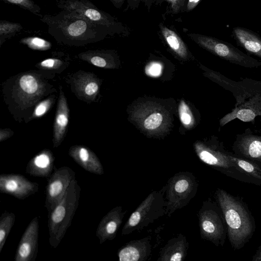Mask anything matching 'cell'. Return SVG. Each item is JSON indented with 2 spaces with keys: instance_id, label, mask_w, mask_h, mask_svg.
<instances>
[{
  "instance_id": "1",
  "label": "cell",
  "mask_w": 261,
  "mask_h": 261,
  "mask_svg": "<svg viewBox=\"0 0 261 261\" xmlns=\"http://www.w3.org/2000/svg\"><path fill=\"white\" fill-rule=\"evenodd\" d=\"M40 20L47 25L49 34L65 44L83 45L110 36L105 28L74 12L61 10L55 15H42Z\"/></svg>"
},
{
  "instance_id": "2",
  "label": "cell",
  "mask_w": 261,
  "mask_h": 261,
  "mask_svg": "<svg viewBox=\"0 0 261 261\" xmlns=\"http://www.w3.org/2000/svg\"><path fill=\"white\" fill-rule=\"evenodd\" d=\"M219 201L227 226L229 240L234 249L243 247L254 231L251 216L239 200L220 190Z\"/></svg>"
},
{
  "instance_id": "3",
  "label": "cell",
  "mask_w": 261,
  "mask_h": 261,
  "mask_svg": "<svg viewBox=\"0 0 261 261\" xmlns=\"http://www.w3.org/2000/svg\"><path fill=\"white\" fill-rule=\"evenodd\" d=\"M81 188L74 179L61 200L48 212L49 243L56 248L71 225L79 206Z\"/></svg>"
},
{
  "instance_id": "4",
  "label": "cell",
  "mask_w": 261,
  "mask_h": 261,
  "mask_svg": "<svg viewBox=\"0 0 261 261\" xmlns=\"http://www.w3.org/2000/svg\"><path fill=\"white\" fill-rule=\"evenodd\" d=\"M57 6L61 10L74 12L93 23L105 28L111 36L118 35L128 37L130 29L116 18L99 9L89 0H57Z\"/></svg>"
},
{
  "instance_id": "5",
  "label": "cell",
  "mask_w": 261,
  "mask_h": 261,
  "mask_svg": "<svg viewBox=\"0 0 261 261\" xmlns=\"http://www.w3.org/2000/svg\"><path fill=\"white\" fill-rule=\"evenodd\" d=\"M187 35L200 46L230 63L247 67L261 65L260 62L245 54L229 43L195 33H188Z\"/></svg>"
},
{
  "instance_id": "6",
  "label": "cell",
  "mask_w": 261,
  "mask_h": 261,
  "mask_svg": "<svg viewBox=\"0 0 261 261\" xmlns=\"http://www.w3.org/2000/svg\"><path fill=\"white\" fill-rule=\"evenodd\" d=\"M75 178L74 171L69 167L55 169L47 179L45 191V207L48 212L61 200L71 181Z\"/></svg>"
},
{
  "instance_id": "7",
  "label": "cell",
  "mask_w": 261,
  "mask_h": 261,
  "mask_svg": "<svg viewBox=\"0 0 261 261\" xmlns=\"http://www.w3.org/2000/svg\"><path fill=\"white\" fill-rule=\"evenodd\" d=\"M39 185L18 174H1L0 191L19 200L24 199L38 191Z\"/></svg>"
},
{
  "instance_id": "8",
  "label": "cell",
  "mask_w": 261,
  "mask_h": 261,
  "mask_svg": "<svg viewBox=\"0 0 261 261\" xmlns=\"http://www.w3.org/2000/svg\"><path fill=\"white\" fill-rule=\"evenodd\" d=\"M39 220L34 217L29 224L19 241L15 261H35L38 251Z\"/></svg>"
},
{
  "instance_id": "9",
  "label": "cell",
  "mask_w": 261,
  "mask_h": 261,
  "mask_svg": "<svg viewBox=\"0 0 261 261\" xmlns=\"http://www.w3.org/2000/svg\"><path fill=\"white\" fill-rule=\"evenodd\" d=\"M69 154L87 171L98 175L103 173L99 159L94 152L87 147L82 145L71 146L69 150Z\"/></svg>"
},
{
  "instance_id": "10",
  "label": "cell",
  "mask_w": 261,
  "mask_h": 261,
  "mask_svg": "<svg viewBox=\"0 0 261 261\" xmlns=\"http://www.w3.org/2000/svg\"><path fill=\"white\" fill-rule=\"evenodd\" d=\"M158 34L176 55L183 59L188 58L189 51L187 46L173 26L168 27L163 22H160Z\"/></svg>"
},
{
  "instance_id": "11",
  "label": "cell",
  "mask_w": 261,
  "mask_h": 261,
  "mask_svg": "<svg viewBox=\"0 0 261 261\" xmlns=\"http://www.w3.org/2000/svg\"><path fill=\"white\" fill-rule=\"evenodd\" d=\"M231 36L238 45L261 58V37L258 34L248 29L237 27L232 28Z\"/></svg>"
},
{
  "instance_id": "12",
  "label": "cell",
  "mask_w": 261,
  "mask_h": 261,
  "mask_svg": "<svg viewBox=\"0 0 261 261\" xmlns=\"http://www.w3.org/2000/svg\"><path fill=\"white\" fill-rule=\"evenodd\" d=\"M55 158L48 149H44L32 158L26 167V172L32 176L47 177L54 169Z\"/></svg>"
},
{
  "instance_id": "13",
  "label": "cell",
  "mask_w": 261,
  "mask_h": 261,
  "mask_svg": "<svg viewBox=\"0 0 261 261\" xmlns=\"http://www.w3.org/2000/svg\"><path fill=\"white\" fill-rule=\"evenodd\" d=\"M69 111L67 100L60 89L59 101L54 126V147H58L62 143L69 122Z\"/></svg>"
},
{
  "instance_id": "14",
  "label": "cell",
  "mask_w": 261,
  "mask_h": 261,
  "mask_svg": "<svg viewBox=\"0 0 261 261\" xmlns=\"http://www.w3.org/2000/svg\"><path fill=\"white\" fill-rule=\"evenodd\" d=\"M17 92L18 98L25 104L30 103L41 94V85L36 76L25 74L17 81Z\"/></svg>"
},
{
  "instance_id": "15",
  "label": "cell",
  "mask_w": 261,
  "mask_h": 261,
  "mask_svg": "<svg viewBox=\"0 0 261 261\" xmlns=\"http://www.w3.org/2000/svg\"><path fill=\"white\" fill-rule=\"evenodd\" d=\"M239 148L245 156L256 160H261V137L249 135L240 140Z\"/></svg>"
},
{
  "instance_id": "16",
  "label": "cell",
  "mask_w": 261,
  "mask_h": 261,
  "mask_svg": "<svg viewBox=\"0 0 261 261\" xmlns=\"http://www.w3.org/2000/svg\"><path fill=\"white\" fill-rule=\"evenodd\" d=\"M200 159L204 163L223 168L236 167V165L230 159L229 155L214 151L208 149L203 148L198 153Z\"/></svg>"
},
{
  "instance_id": "17",
  "label": "cell",
  "mask_w": 261,
  "mask_h": 261,
  "mask_svg": "<svg viewBox=\"0 0 261 261\" xmlns=\"http://www.w3.org/2000/svg\"><path fill=\"white\" fill-rule=\"evenodd\" d=\"M111 54L105 50H88L82 53L79 55V57L92 65L98 67H106L109 64V60L110 59Z\"/></svg>"
},
{
  "instance_id": "18",
  "label": "cell",
  "mask_w": 261,
  "mask_h": 261,
  "mask_svg": "<svg viewBox=\"0 0 261 261\" xmlns=\"http://www.w3.org/2000/svg\"><path fill=\"white\" fill-rule=\"evenodd\" d=\"M259 114L257 113V112H256V111L252 108H237L232 112L223 117L220 120V123L221 126H223L237 118L243 121H251L254 119L256 116Z\"/></svg>"
},
{
  "instance_id": "19",
  "label": "cell",
  "mask_w": 261,
  "mask_h": 261,
  "mask_svg": "<svg viewBox=\"0 0 261 261\" xmlns=\"http://www.w3.org/2000/svg\"><path fill=\"white\" fill-rule=\"evenodd\" d=\"M15 215L5 212L0 217V252L2 251L8 235L14 225Z\"/></svg>"
},
{
  "instance_id": "20",
  "label": "cell",
  "mask_w": 261,
  "mask_h": 261,
  "mask_svg": "<svg viewBox=\"0 0 261 261\" xmlns=\"http://www.w3.org/2000/svg\"><path fill=\"white\" fill-rule=\"evenodd\" d=\"M22 28V26L19 23L10 22L6 20H0V45L1 46L7 39L15 35Z\"/></svg>"
},
{
  "instance_id": "21",
  "label": "cell",
  "mask_w": 261,
  "mask_h": 261,
  "mask_svg": "<svg viewBox=\"0 0 261 261\" xmlns=\"http://www.w3.org/2000/svg\"><path fill=\"white\" fill-rule=\"evenodd\" d=\"M230 159L236 165L246 173L256 178L261 179V169L255 164L247 161L229 155Z\"/></svg>"
},
{
  "instance_id": "22",
  "label": "cell",
  "mask_w": 261,
  "mask_h": 261,
  "mask_svg": "<svg viewBox=\"0 0 261 261\" xmlns=\"http://www.w3.org/2000/svg\"><path fill=\"white\" fill-rule=\"evenodd\" d=\"M19 42L29 48L36 50H47L51 47V43L49 41L38 37L23 38Z\"/></svg>"
},
{
  "instance_id": "23",
  "label": "cell",
  "mask_w": 261,
  "mask_h": 261,
  "mask_svg": "<svg viewBox=\"0 0 261 261\" xmlns=\"http://www.w3.org/2000/svg\"><path fill=\"white\" fill-rule=\"evenodd\" d=\"M215 219H207L204 220L202 223V228L205 232L214 237L219 238L223 232L222 225Z\"/></svg>"
},
{
  "instance_id": "24",
  "label": "cell",
  "mask_w": 261,
  "mask_h": 261,
  "mask_svg": "<svg viewBox=\"0 0 261 261\" xmlns=\"http://www.w3.org/2000/svg\"><path fill=\"white\" fill-rule=\"evenodd\" d=\"M188 0H156L154 4L161 5L163 3L167 4V11L172 14H177L179 13H184Z\"/></svg>"
},
{
  "instance_id": "25",
  "label": "cell",
  "mask_w": 261,
  "mask_h": 261,
  "mask_svg": "<svg viewBox=\"0 0 261 261\" xmlns=\"http://www.w3.org/2000/svg\"><path fill=\"white\" fill-rule=\"evenodd\" d=\"M79 87L83 94L88 97L95 96L99 89V86L96 80L89 76L86 80H84Z\"/></svg>"
},
{
  "instance_id": "26",
  "label": "cell",
  "mask_w": 261,
  "mask_h": 261,
  "mask_svg": "<svg viewBox=\"0 0 261 261\" xmlns=\"http://www.w3.org/2000/svg\"><path fill=\"white\" fill-rule=\"evenodd\" d=\"M5 3L17 5L20 8L28 10L34 14L42 16L40 14L41 8L33 0H1Z\"/></svg>"
},
{
  "instance_id": "27",
  "label": "cell",
  "mask_w": 261,
  "mask_h": 261,
  "mask_svg": "<svg viewBox=\"0 0 261 261\" xmlns=\"http://www.w3.org/2000/svg\"><path fill=\"white\" fill-rule=\"evenodd\" d=\"M163 121L162 115L160 113L154 112L145 119L143 122L144 127L148 130H154L161 126Z\"/></svg>"
},
{
  "instance_id": "28",
  "label": "cell",
  "mask_w": 261,
  "mask_h": 261,
  "mask_svg": "<svg viewBox=\"0 0 261 261\" xmlns=\"http://www.w3.org/2000/svg\"><path fill=\"white\" fill-rule=\"evenodd\" d=\"M140 255L138 251L135 248L128 247L122 249L119 253L120 261H137Z\"/></svg>"
},
{
  "instance_id": "29",
  "label": "cell",
  "mask_w": 261,
  "mask_h": 261,
  "mask_svg": "<svg viewBox=\"0 0 261 261\" xmlns=\"http://www.w3.org/2000/svg\"><path fill=\"white\" fill-rule=\"evenodd\" d=\"M179 114L181 121L185 125L193 124V118L188 106L181 100L179 106Z\"/></svg>"
},
{
  "instance_id": "30",
  "label": "cell",
  "mask_w": 261,
  "mask_h": 261,
  "mask_svg": "<svg viewBox=\"0 0 261 261\" xmlns=\"http://www.w3.org/2000/svg\"><path fill=\"white\" fill-rule=\"evenodd\" d=\"M51 104L52 100L49 98L40 102L34 110L33 116L39 117L43 116L48 111Z\"/></svg>"
},
{
  "instance_id": "31",
  "label": "cell",
  "mask_w": 261,
  "mask_h": 261,
  "mask_svg": "<svg viewBox=\"0 0 261 261\" xmlns=\"http://www.w3.org/2000/svg\"><path fill=\"white\" fill-rule=\"evenodd\" d=\"M62 64V61L59 59L49 58L45 59L38 64L43 68L54 69L60 67Z\"/></svg>"
},
{
  "instance_id": "32",
  "label": "cell",
  "mask_w": 261,
  "mask_h": 261,
  "mask_svg": "<svg viewBox=\"0 0 261 261\" xmlns=\"http://www.w3.org/2000/svg\"><path fill=\"white\" fill-rule=\"evenodd\" d=\"M161 70V65L158 63L154 62L148 64L146 68V73L152 76H158L160 74Z\"/></svg>"
},
{
  "instance_id": "33",
  "label": "cell",
  "mask_w": 261,
  "mask_h": 261,
  "mask_svg": "<svg viewBox=\"0 0 261 261\" xmlns=\"http://www.w3.org/2000/svg\"><path fill=\"white\" fill-rule=\"evenodd\" d=\"M189 186L188 181L185 179L178 180L175 185V190L178 193L184 192Z\"/></svg>"
},
{
  "instance_id": "34",
  "label": "cell",
  "mask_w": 261,
  "mask_h": 261,
  "mask_svg": "<svg viewBox=\"0 0 261 261\" xmlns=\"http://www.w3.org/2000/svg\"><path fill=\"white\" fill-rule=\"evenodd\" d=\"M201 1L202 0H188L184 13L190 12L194 10L199 5Z\"/></svg>"
},
{
  "instance_id": "35",
  "label": "cell",
  "mask_w": 261,
  "mask_h": 261,
  "mask_svg": "<svg viewBox=\"0 0 261 261\" xmlns=\"http://www.w3.org/2000/svg\"><path fill=\"white\" fill-rule=\"evenodd\" d=\"M142 0H127L126 10H135L138 8Z\"/></svg>"
},
{
  "instance_id": "36",
  "label": "cell",
  "mask_w": 261,
  "mask_h": 261,
  "mask_svg": "<svg viewBox=\"0 0 261 261\" xmlns=\"http://www.w3.org/2000/svg\"><path fill=\"white\" fill-rule=\"evenodd\" d=\"M140 220V214L138 212L133 213L129 220V224L132 226L137 225Z\"/></svg>"
},
{
  "instance_id": "37",
  "label": "cell",
  "mask_w": 261,
  "mask_h": 261,
  "mask_svg": "<svg viewBox=\"0 0 261 261\" xmlns=\"http://www.w3.org/2000/svg\"><path fill=\"white\" fill-rule=\"evenodd\" d=\"M10 133L8 130L2 129L0 132V141H3L9 137Z\"/></svg>"
},
{
  "instance_id": "38",
  "label": "cell",
  "mask_w": 261,
  "mask_h": 261,
  "mask_svg": "<svg viewBox=\"0 0 261 261\" xmlns=\"http://www.w3.org/2000/svg\"><path fill=\"white\" fill-rule=\"evenodd\" d=\"M110 1L113 6L117 8L121 9L125 2V0H109Z\"/></svg>"
},
{
  "instance_id": "39",
  "label": "cell",
  "mask_w": 261,
  "mask_h": 261,
  "mask_svg": "<svg viewBox=\"0 0 261 261\" xmlns=\"http://www.w3.org/2000/svg\"><path fill=\"white\" fill-rule=\"evenodd\" d=\"M156 0H142L144 5L146 7L148 12H150L151 6L154 4Z\"/></svg>"
},
{
  "instance_id": "40",
  "label": "cell",
  "mask_w": 261,
  "mask_h": 261,
  "mask_svg": "<svg viewBox=\"0 0 261 261\" xmlns=\"http://www.w3.org/2000/svg\"><path fill=\"white\" fill-rule=\"evenodd\" d=\"M253 257V260L261 261V245L258 247L255 254Z\"/></svg>"
},
{
  "instance_id": "41",
  "label": "cell",
  "mask_w": 261,
  "mask_h": 261,
  "mask_svg": "<svg viewBox=\"0 0 261 261\" xmlns=\"http://www.w3.org/2000/svg\"><path fill=\"white\" fill-rule=\"evenodd\" d=\"M181 259V255L180 253H176L174 254H173L171 258L170 259V260L172 261H180Z\"/></svg>"
}]
</instances>
